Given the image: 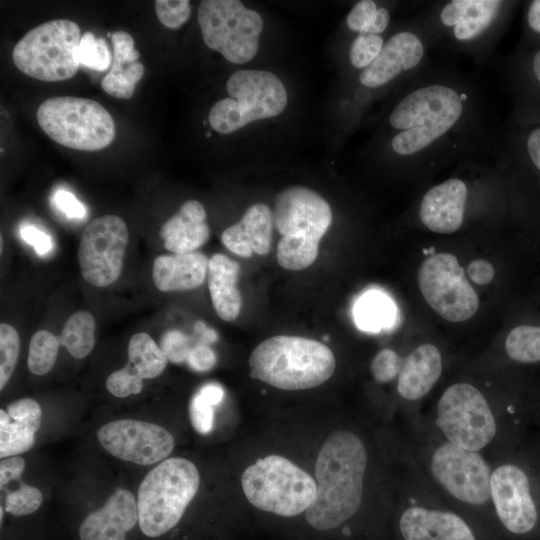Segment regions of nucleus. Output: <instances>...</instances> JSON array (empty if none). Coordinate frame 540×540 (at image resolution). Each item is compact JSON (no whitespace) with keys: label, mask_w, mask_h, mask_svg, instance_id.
<instances>
[{"label":"nucleus","mask_w":540,"mask_h":540,"mask_svg":"<svg viewBox=\"0 0 540 540\" xmlns=\"http://www.w3.org/2000/svg\"><path fill=\"white\" fill-rule=\"evenodd\" d=\"M53 202L56 208L69 218L82 219L86 216L85 206L70 191H56Z\"/></svg>","instance_id":"49530a36"},{"label":"nucleus","mask_w":540,"mask_h":540,"mask_svg":"<svg viewBox=\"0 0 540 540\" xmlns=\"http://www.w3.org/2000/svg\"><path fill=\"white\" fill-rule=\"evenodd\" d=\"M161 349L168 361L179 364L187 361L193 348L190 338L180 330H169L161 339Z\"/></svg>","instance_id":"c03bdc74"},{"label":"nucleus","mask_w":540,"mask_h":540,"mask_svg":"<svg viewBox=\"0 0 540 540\" xmlns=\"http://www.w3.org/2000/svg\"><path fill=\"white\" fill-rule=\"evenodd\" d=\"M113 62L109 72L102 78L101 87L109 95L119 99L133 96L145 68L139 62L140 53L134 47L133 37L119 30L111 35Z\"/></svg>","instance_id":"bb28decb"},{"label":"nucleus","mask_w":540,"mask_h":540,"mask_svg":"<svg viewBox=\"0 0 540 540\" xmlns=\"http://www.w3.org/2000/svg\"><path fill=\"white\" fill-rule=\"evenodd\" d=\"M393 314L390 300L379 292L365 294L355 307V319L358 326L369 331H376L388 325Z\"/></svg>","instance_id":"72a5a7b5"},{"label":"nucleus","mask_w":540,"mask_h":540,"mask_svg":"<svg viewBox=\"0 0 540 540\" xmlns=\"http://www.w3.org/2000/svg\"><path fill=\"white\" fill-rule=\"evenodd\" d=\"M399 540H481L459 512L422 503L405 506L397 518Z\"/></svg>","instance_id":"aec40b11"},{"label":"nucleus","mask_w":540,"mask_h":540,"mask_svg":"<svg viewBox=\"0 0 540 540\" xmlns=\"http://www.w3.org/2000/svg\"><path fill=\"white\" fill-rule=\"evenodd\" d=\"M36 117L41 129L58 144L81 151H98L115 137L110 113L92 99L59 96L43 101Z\"/></svg>","instance_id":"9b49d317"},{"label":"nucleus","mask_w":540,"mask_h":540,"mask_svg":"<svg viewBox=\"0 0 540 540\" xmlns=\"http://www.w3.org/2000/svg\"><path fill=\"white\" fill-rule=\"evenodd\" d=\"M168 359L161 347L144 332H139L129 340L128 362L125 365L133 374L144 379L158 377L166 368Z\"/></svg>","instance_id":"c756f323"},{"label":"nucleus","mask_w":540,"mask_h":540,"mask_svg":"<svg viewBox=\"0 0 540 540\" xmlns=\"http://www.w3.org/2000/svg\"><path fill=\"white\" fill-rule=\"evenodd\" d=\"M532 423L538 428V434L533 440L540 451V406H534Z\"/></svg>","instance_id":"864d4df0"},{"label":"nucleus","mask_w":540,"mask_h":540,"mask_svg":"<svg viewBox=\"0 0 540 540\" xmlns=\"http://www.w3.org/2000/svg\"><path fill=\"white\" fill-rule=\"evenodd\" d=\"M499 418L478 388L459 382L442 393L434 422L445 441L481 452L497 437Z\"/></svg>","instance_id":"ddd939ff"},{"label":"nucleus","mask_w":540,"mask_h":540,"mask_svg":"<svg viewBox=\"0 0 540 540\" xmlns=\"http://www.w3.org/2000/svg\"><path fill=\"white\" fill-rule=\"evenodd\" d=\"M467 273L475 284L486 285L494 278L495 270L488 261L477 259L468 265Z\"/></svg>","instance_id":"3c124183"},{"label":"nucleus","mask_w":540,"mask_h":540,"mask_svg":"<svg viewBox=\"0 0 540 540\" xmlns=\"http://www.w3.org/2000/svg\"><path fill=\"white\" fill-rule=\"evenodd\" d=\"M273 215L261 203L250 206L238 223L225 229L222 243L234 254L249 258L253 254L266 255L271 248Z\"/></svg>","instance_id":"b1692460"},{"label":"nucleus","mask_w":540,"mask_h":540,"mask_svg":"<svg viewBox=\"0 0 540 540\" xmlns=\"http://www.w3.org/2000/svg\"><path fill=\"white\" fill-rule=\"evenodd\" d=\"M335 366V356L328 346L300 336L270 337L259 343L249 357L252 378L287 391L325 383Z\"/></svg>","instance_id":"39448f33"},{"label":"nucleus","mask_w":540,"mask_h":540,"mask_svg":"<svg viewBox=\"0 0 540 540\" xmlns=\"http://www.w3.org/2000/svg\"><path fill=\"white\" fill-rule=\"evenodd\" d=\"M505 351L511 360L518 363L540 362V326L513 328L506 337Z\"/></svg>","instance_id":"473e14b6"},{"label":"nucleus","mask_w":540,"mask_h":540,"mask_svg":"<svg viewBox=\"0 0 540 540\" xmlns=\"http://www.w3.org/2000/svg\"><path fill=\"white\" fill-rule=\"evenodd\" d=\"M60 345L75 359L89 355L95 345V320L87 311L69 316L58 336Z\"/></svg>","instance_id":"7c9ffc66"},{"label":"nucleus","mask_w":540,"mask_h":540,"mask_svg":"<svg viewBox=\"0 0 540 540\" xmlns=\"http://www.w3.org/2000/svg\"><path fill=\"white\" fill-rule=\"evenodd\" d=\"M155 11L161 24L171 29L181 27L191 15L188 0H157Z\"/></svg>","instance_id":"a19ab883"},{"label":"nucleus","mask_w":540,"mask_h":540,"mask_svg":"<svg viewBox=\"0 0 540 540\" xmlns=\"http://www.w3.org/2000/svg\"><path fill=\"white\" fill-rule=\"evenodd\" d=\"M428 467L434 481L463 508L481 540H492V468L481 452L442 440L432 448Z\"/></svg>","instance_id":"423d86ee"},{"label":"nucleus","mask_w":540,"mask_h":540,"mask_svg":"<svg viewBox=\"0 0 540 540\" xmlns=\"http://www.w3.org/2000/svg\"><path fill=\"white\" fill-rule=\"evenodd\" d=\"M386 41L382 35L359 33L349 48V62L357 70L368 67L380 54Z\"/></svg>","instance_id":"4c0bfd02"},{"label":"nucleus","mask_w":540,"mask_h":540,"mask_svg":"<svg viewBox=\"0 0 540 540\" xmlns=\"http://www.w3.org/2000/svg\"><path fill=\"white\" fill-rule=\"evenodd\" d=\"M224 397L222 386L215 382L202 385L189 403L190 422L199 434L205 435L214 426V408Z\"/></svg>","instance_id":"2f4dec72"},{"label":"nucleus","mask_w":540,"mask_h":540,"mask_svg":"<svg viewBox=\"0 0 540 540\" xmlns=\"http://www.w3.org/2000/svg\"><path fill=\"white\" fill-rule=\"evenodd\" d=\"M165 249L174 254L196 252L210 236L206 211L196 200H188L160 229Z\"/></svg>","instance_id":"393cba45"},{"label":"nucleus","mask_w":540,"mask_h":540,"mask_svg":"<svg viewBox=\"0 0 540 540\" xmlns=\"http://www.w3.org/2000/svg\"><path fill=\"white\" fill-rule=\"evenodd\" d=\"M226 89L230 97L216 102L208 116L211 127L222 134L278 116L287 105L283 83L269 71L238 70L229 77Z\"/></svg>","instance_id":"9d476101"},{"label":"nucleus","mask_w":540,"mask_h":540,"mask_svg":"<svg viewBox=\"0 0 540 540\" xmlns=\"http://www.w3.org/2000/svg\"><path fill=\"white\" fill-rule=\"evenodd\" d=\"M200 475L196 465L183 457H168L142 479L137 491L138 525L148 537L172 530L196 496Z\"/></svg>","instance_id":"6e6552de"},{"label":"nucleus","mask_w":540,"mask_h":540,"mask_svg":"<svg viewBox=\"0 0 540 540\" xmlns=\"http://www.w3.org/2000/svg\"><path fill=\"white\" fill-rule=\"evenodd\" d=\"M442 373V356L430 343L414 348L402 361L397 379V392L407 401L423 398L436 384Z\"/></svg>","instance_id":"a878e982"},{"label":"nucleus","mask_w":540,"mask_h":540,"mask_svg":"<svg viewBox=\"0 0 540 540\" xmlns=\"http://www.w3.org/2000/svg\"><path fill=\"white\" fill-rule=\"evenodd\" d=\"M273 223L282 235L277 261L287 270H303L318 257L319 243L332 222L328 202L312 189L293 186L276 197Z\"/></svg>","instance_id":"0eeeda50"},{"label":"nucleus","mask_w":540,"mask_h":540,"mask_svg":"<svg viewBox=\"0 0 540 540\" xmlns=\"http://www.w3.org/2000/svg\"><path fill=\"white\" fill-rule=\"evenodd\" d=\"M198 23L207 47L234 64L252 60L259 46L263 20L258 12L238 0H204Z\"/></svg>","instance_id":"4468645a"},{"label":"nucleus","mask_w":540,"mask_h":540,"mask_svg":"<svg viewBox=\"0 0 540 540\" xmlns=\"http://www.w3.org/2000/svg\"><path fill=\"white\" fill-rule=\"evenodd\" d=\"M240 266L224 254H214L208 264V288L218 316L227 322L235 320L241 311L242 297L237 287Z\"/></svg>","instance_id":"c85d7f7f"},{"label":"nucleus","mask_w":540,"mask_h":540,"mask_svg":"<svg viewBox=\"0 0 540 540\" xmlns=\"http://www.w3.org/2000/svg\"><path fill=\"white\" fill-rule=\"evenodd\" d=\"M470 197L471 188L464 178L449 177L423 194L417 212L419 221L432 232L454 233L463 225Z\"/></svg>","instance_id":"412c9836"},{"label":"nucleus","mask_w":540,"mask_h":540,"mask_svg":"<svg viewBox=\"0 0 540 540\" xmlns=\"http://www.w3.org/2000/svg\"><path fill=\"white\" fill-rule=\"evenodd\" d=\"M135 495L127 489L116 488L105 503L88 514L79 527L80 540H126L138 524Z\"/></svg>","instance_id":"4be33fe9"},{"label":"nucleus","mask_w":540,"mask_h":540,"mask_svg":"<svg viewBox=\"0 0 540 540\" xmlns=\"http://www.w3.org/2000/svg\"><path fill=\"white\" fill-rule=\"evenodd\" d=\"M20 352V339L16 329L0 324V390L8 383L16 367Z\"/></svg>","instance_id":"e433bc0d"},{"label":"nucleus","mask_w":540,"mask_h":540,"mask_svg":"<svg viewBox=\"0 0 540 540\" xmlns=\"http://www.w3.org/2000/svg\"><path fill=\"white\" fill-rule=\"evenodd\" d=\"M492 540H540V451L528 437L492 468Z\"/></svg>","instance_id":"20e7f679"},{"label":"nucleus","mask_w":540,"mask_h":540,"mask_svg":"<svg viewBox=\"0 0 540 540\" xmlns=\"http://www.w3.org/2000/svg\"><path fill=\"white\" fill-rule=\"evenodd\" d=\"M368 450L362 437L337 429L323 441L315 463L317 494L305 512L306 522L324 531L355 518L363 504Z\"/></svg>","instance_id":"7ed1b4c3"},{"label":"nucleus","mask_w":540,"mask_h":540,"mask_svg":"<svg viewBox=\"0 0 540 540\" xmlns=\"http://www.w3.org/2000/svg\"><path fill=\"white\" fill-rule=\"evenodd\" d=\"M25 466V460L19 455L1 459L0 487L3 488L11 481L20 479L25 470Z\"/></svg>","instance_id":"8fccbe9b"},{"label":"nucleus","mask_w":540,"mask_h":540,"mask_svg":"<svg viewBox=\"0 0 540 540\" xmlns=\"http://www.w3.org/2000/svg\"><path fill=\"white\" fill-rule=\"evenodd\" d=\"M500 124L479 73L433 54L399 88L386 150L406 173L425 175L489 153Z\"/></svg>","instance_id":"f257e3e1"},{"label":"nucleus","mask_w":540,"mask_h":540,"mask_svg":"<svg viewBox=\"0 0 540 540\" xmlns=\"http://www.w3.org/2000/svg\"><path fill=\"white\" fill-rule=\"evenodd\" d=\"M498 86L510 102L507 121L540 124V47L516 48L505 56L493 57Z\"/></svg>","instance_id":"a211bd4d"},{"label":"nucleus","mask_w":540,"mask_h":540,"mask_svg":"<svg viewBox=\"0 0 540 540\" xmlns=\"http://www.w3.org/2000/svg\"><path fill=\"white\" fill-rule=\"evenodd\" d=\"M195 331L200 334L202 342L204 344H210L216 342L218 335L217 333L210 328H207L206 325L200 321L195 324Z\"/></svg>","instance_id":"603ef678"},{"label":"nucleus","mask_w":540,"mask_h":540,"mask_svg":"<svg viewBox=\"0 0 540 540\" xmlns=\"http://www.w3.org/2000/svg\"><path fill=\"white\" fill-rule=\"evenodd\" d=\"M42 422V409L31 398L17 399L0 409L1 459L23 454L35 444Z\"/></svg>","instance_id":"5701e85b"},{"label":"nucleus","mask_w":540,"mask_h":540,"mask_svg":"<svg viewBox=\"0 0 540 540\" xmlns=\"http://www.w3.org/2000/svg\"><path fill=\"white\" fill-rule=\"evenodd\" d=\"M42 502L43 494L37 487L21 483L5 496L4 509L14 516H26L37 511Z\"/></svg>","instance_id":"58836bf2"},{"label":"nucleus","mask_w":540,"mask_h":540,"mask_svg":"<svg viewBox=\"0 0 540 540\" xmlns=\"http://www.w3.org/2000/svg\"><path fill=\"white\" fill-rule=\"evenodd\" d=\"M217 361V356L213 349L207 344L198 343L191 349L187 363L195 371L205 372L211 370Z\"/></svg>","instance_id":"de8ad7c7"},{"label":"nucleus","mask_w":540,"mask_h":540,"mask_svg":"<svg viewBox=\"0 0 540 540\" xmlns=\"http://www.w3.org/2000/svg\"><path fill=\"white\" fill-rule=\"evenodd\" d=\"M128 241V227L119 216L109 214L92 220L86 226L78 248L84 280L96 287L114 283L122 272Z\"/></svg>","instance_id":"f3484780"},{"label":"nucleus","mask_w":540,"mask_h":540,"mask_svg":"<svg viewBox=\"0 0 540 540\" xmlns=\"http://www.w3.org/2000/svg\"><path fill=\"white\" fill-rule=\"evenodd\" d=\"M106 388L113 396L126 398L142 391L143 380L124 366L107 377Z\"/></svg>","instance_id":"37998d69"},{"label":"nucleus","mask_w":540,"mask_h":540,"mask_svg":"<svg viewBox=\"0 0 540 540\" xmlns=\"http://www.w3.org/2000/svg\"><path fill=\"white\" fill-rule=\"evenodd\" d=\"M418 285L428 305L447 321H466L478 310L477 293L453 254L438 253L423 261Z\"/></svg>","instance_id":"2eb2a0df"},{"label":"nucleus","mask_w":540,"mask_h":540,"mask_svg":"<svg viewBox=\"0 0 540 540\" xmlns=\"http://www.w3.org/2000/svg\"><path fill=\"white\" fill-rule=\"evenodd\" d=\"M517 47H540V0L523 2V23Z\"/></svg>","instance_id":"ea45409f"},{"label":"nucleus","mask_w":540,"mask_h":540,"mask_svg":"<svg viewBox=\"0 0 540 540\" xmlns=\"http://www.w3.org/2000/svg\"><path fill=\"white\" fill-rule=\"evenodd\" d=\"M241 486L257 509L282 517L305 513L315 500L317 483L287 457L271 454L245 468Z\"/></svg>","instance_id":"1a4fd4ad"},{"label":"nucleus","mask_w":540,"mask_h":540,"mask_svg":"<svg viewBox=\"0 0 540 540\" xmlns=\"http://www.w3.org/2000/svg\"><path fill=\"white\" fill-rule=\"evenodd\" d=\"M433 57L425 34L412 17L389 36L379 56L357 76L365 89L402 85Z\"/></svg>","instance_id":"dca6fc26"},{"label":"nucleus","mask_w":540,"mask_h":540,"mask_svg":"<svg viewBox=\"0 0 540 540\" xmlns=\"http://www.w3.org/2000/svg\"><path fill=\"white\" fill-rule=\"evenodd\" d=\"M208 258L201 252L159 255L153 263L152 278L162 292L200 287L208 273Z\"/></svg>","instance_id":"cd10ccee"},{"label":"nucleus","mask_w":540,"mask_h":540,"mask_svg":"<svg viewBox=\"0 0 540 540\" xmlns=\"http://www.w3.org/2000/svg\"><path fill=\"white\" fill-rule=\"evenodd\" d=\"M522 2L512 0H437L420 2L413 17L434 55L470 59L477 69L494 57Z\"/></svg>","instance_id":"f03ea898"},{"label":"nucleus","mask_w":540,"mask_h":540,"mask_svg":"<svg viewBox=\"0 0 540 540\" xmlns=\"http://www.w3.org/2000/svg\"><path fill=\"white\" fill-rule=\"evenodd\" d=\"M97 440L110 455L126 462L148 466L167 459L175 440L163 426L136 419H116L102 425Z\"/></svg>","instance_id":"6ab92c4d"},{"label":"nucleus","mask_w":540,"mask_h":540,"mask_svg":"<svg viewBox=\"0 0 540 540\" xmlns=\"http://www.w3.org/2000/svg\"><path fill=\"white\" fill-rule=\"evenodd\" d=\"M81 29L73 21L55 19L28 31L12 51L14 65L24 74L45 82L72 78L78 68Z\"/></svg>","instance_id":"f8f14e48"},{"label":"nucleus","mask_w":540,"mask_h":540,"mask_svg":"<svg viewBox=\"0 0 540 540\" xmlns=\"http://www.w3.org/2000/svg\"><path fill=\"white\" fill-rule=\"evenodd\" d=\"M378 8V4L373 0L358 1L346 17L349 30L356 34H369L368 30L376 17Z\"/></svg>","instance_id":"a18cd8bd"},{"label":"nucleus","mask_w":540,"mask_h":540,"mask_svg":"<svg viewBox=\"0 0 540 540\" xmlns=\"http://www.w3.org/2000/svg\"><path fill=\"white\" fill-rule=\"evenodd\" d=\"M77 58L81 65L97 71L106 70L113 62V55L105 39L96 38L90 31L81 37Z\"/></svg>","instance_id":"c9c22d12"},{"label":"nucleus","mask_w":540,"mask_h":540,"mask_svg":"<svg viewBox=\"0 0 540 540\" xmlns=\"http://www.w3.org/2000/svg\"><path fill=\"white\" fill-rule=\"evenodd\" d=\"M60 342L57 336L47 330H38L29 344L27 366L38 376L48 374L57 360Z\"/></svg>","instance_id":"f704fd0d"},{"label":"nucleus","mask_w":540,"mask_h":540,"mask_svg":"<svg viewBox=\"0 0 540 540\" xmlns=\"http://www.w3.org/2000/svg\"><path fill=\"white\" fill-rule=\"evenodd\" d=\"M403 359L392 349L380 350L370 364L371 375L378 383H388L398 377Z\"/></svg>","instance_id":"79ce46f5"},{"label":"nucleus","mask_w":540,"mask_h":540,"mask_svg":"<svg viewBox=\"0 0 540 540\" xmlns=\"http://www.w3.org/2000/svg\"><path fill=\"white\" fill-rule=\"evenodd\" d=\"M21 238L34 247L35 251L44 256L53 249L52 238L44 231L33 225H24L20 228Z\"/></svg>","instance_id":"09e8293b"}]
</instances>
